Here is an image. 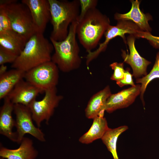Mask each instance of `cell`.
<instances>
[{"label":"cell","mask_w":159,"mask_h":159,"mask_svg":"<svg viewBox=\"0 0 159 159\" xmlns=\"http://www.w3.org/2000/svg\"><path fill=\"white\" fill-rule=\"evenodd\" d=\"M110 25L109 17L96 8L89 10L78 21L76 35L87 52L96 47Z\"/></svg>","instance_id":"obj_1"},{"label":"cell","mask_w":159,"mask_h":159,"mask_svg":"<svg viewBox=\"0 0 159 159\" xmlns=\"http://www.w3.org/2000/svg\"><path fill=\"white\" fill-rule=\"evenodd\" d=\"M54 47L44 36L36 33L27 41L22 51L11 67L26 72L44 63L51 61Z\"/></svg>","instance_id":"obj_2"},{"label":"cell","mask_w":159,"mask_h":159,"mask_svg":"<svg viewBox=\"0 0 159 159\" xmlns=\"http://www.w3.org/2000/svg\"><path fill=\"white\" fill-rule=\"evenodd\" d=\"M50 22L52 26L50 39L61 41L67 37L70 25L78 21L80 11L79 0H49Z\"/></svg>","instance_id":"obj_3"},{"label":"cell","mask_w":159,"mask_h":159,"mask_svg":"<svg viewBox=\"0 0 159 159\" xmlns=\"http://www.w3.org/2000/svg\"><path fill=\"white\" fill-rule=\"evenodd\" d=\"M78 21H74L70 25L68 35L63 40L57 41L50 39L54 51L51 61L63 72H68L78 69L82 63L80 49L76 39Z\"/></svg>","instance_id":"obj_4"},{"label":"cell","mask_w":159,"mask_h":159,"mask_svg":"<svg viewBox=\"0 0 159 159\" xmlns=\"http://www.w3.org/2000/svg\"><path fill=\"white\" fill-rule=\"evenodd\" d=\"M8 16L12 29L25 37L27 40L37 31L27 6L21 2L11 0L7 4L0 6Z\"/></svg>","instance_id":"obj_5"},{"label":"cell","mask_w":159,"mask_h":159,"mask_svg":"<svg viewBox=\"0 0 159 159\" xmlns=\"http://www.w3.org/2000/svg\"><path fill=\"white\" fill-rule=\"evenodd\" d=\"M59 69L51 61L35 67L25 72L24 79L42 92L56 87Z\"/></svg>","instance_id":"obj_6"},{"label":"cell","mask_w":159,"mask_h":159,"mask_svg":"<svg viewBox=\"0 0 159 159\" xmlns=\"http://www.w3.org/2000/svg\"><path fill=\"white\" fill-rule=\"evenodd\" d=\"M44 96L41 100H34L28 106L32 118L37 127H40L42 122L45 121L48 124L55 108L63 98L57 94L56 87L45 90Z\"/></svg>","instance_id":"obj_7"},{"label":"cell","mask_w":159,"mask_h":159,"mask_svg":"<svg viewBox=\"0 0 159 159\" xmlns=\"http://www.w3.org/2000/svg\"><path fill=\"white\" fill-rule=\"evenodd\" d=\"M138 26L133 22L127 20H120L115 26L110 25L104 34L105 40L99 44L98 48L94 51L87 52L86 57V64L87 68L92 60L96 59L102 52L106 49L110 41L117 37H121L126 44L127 41L125 35L128 34L135 36L140 31Z\"/></svg>","instance_id":"obj_8"},{"label":"cell","mask_w":159,"mask_h":159,"mask_svg":"<svg viewBox=\"0 0 159 159\" xmlns=\"http://www.w3.org/2000/svg\"><path fill=\"white\" fill-rule=\"evenodd\" d=\"M14 112L16 116L15 127L17 142L20 144L24 136L31 135L39 141H46L45 135L40 128L33 122L32 113L28 107L19 104H14Z\"/></svg>","instance_id":"obj_9"},{"label":"cell","mask_w":159,"mask_h":159,"mask_svg":"<svg viewBox=\"0 0 159 159\" xmlns=\"http://www.w3.org/2000/svg\"><path fill=\"white\" fill-rule=\"evenodd\" d=\"M29 8L37 32L43 34L51 19L49 0H22Z\"/></svg>","instance_id":"obj_10"},{"label":"cell","mask_w":159,"mask_h":159,"mask_svg":"<svg viewBox=\"0 0 159 159\" xmlns=\"http://www.w3.org/2000/svg\"><path fill=\"white\" fill-rule=\"evenodd\" d=\"M135 38L132 34L128 36L126 44L129 49V54L122 50V56L124 62L129 64L132 67L133 76L138 78L147 74V68L151 62L142 57L138 52L135 46Z\"/></svg>","instance_id":"obj_11"},{"label":"cell","mask_w":159,"mask_h":159,"mask_svg":"<svg viewBox=\"0 0 159 159\" xmlns=\"http://www.w3.org/2000/svg\"><path fill=\"white\" fill-rule=\"evenodd\" d=\"M140 91L141 85L138 84L111 94L107 100L105 111L111 113L117 109L128 107L140 94Z\"/></svg>","instance_id":"obj_12"},{"label":"cell","mask_w":159,"mask_h":159,"mask_svg":"<svg viewBox=\"0 0 159 159\" xmlns=\"http://www.w3.org/2000/svg\"><path fill=\"white\" fill-rule=\"evenodd\" d=\"M42 92L24 79L21 80L7 96L14 104L28 107Z\"/></svg>","instance_id":"obj_13"},{"label":"cell","mask_w":159,"mask_h":159,"mask_svg":"<svg viewBox=\"0 0 159 159\" xmlns=\"http://www.w3.org/2000/svg\"><path fill=\"white\" fill-rule=\"evenodd\" d=\"M132 6L130 10L125 14L116 13L114 16L115 19L130 21L135 24L141 31L151 33L152 29L148 21L152 20V16L149 14H144L140 9V1L138 0L130 1Z\"/></svg>","instance_id":"obj_14"},{"label":"cell","mask_w":159,"mask_h":159,"mask_svg":"<svg viewBox=\"0 0 159 159\" xmlns=\"http://www.w3.org/2000/svg\"><path fill=\"white\" fill-rule=\"evenodd\" d=\"M19 147L15 149H9L0 145V156L6 159H35L38 153L33 145L32 140L24 137Z\"/></svg>","instance_id":"obj_15"},{"label":"cell","mask_w":159,"mask_h":159,"mask_svg":"<svg viewBox=\"0 0 159 159\" xmlns=\"http://www.w3.org/2000/svg\"><path fill=\"white\" fill-rule=\"evenodd\" d=\"M14 106V104L7 96L4 99L3 104L0 110V134L16 143V132L12 130L15 125V120L12 116Z\"/></svg>","instance_id":"obj_16"},{"label":"cell","mask_w":159,"mask_h":159,"mask_svg":"<svg viewBox=\"0 0 159 159\" xmlns=\"http://www.w3.org/2000/svg\"><path fill=\"white\" fill-rule=\"evenodd\" d=\"M109 86L93 95L90 100L85 109V114L88 119H94L97 116H104L107 100L111 95Z\"/></svg>","instance_id":"obj_17"},{"label":"cell","mask_w":159,"mask_h":159,"mask_svg":"<svg viewBox=\"0 0 159 159\" xmlns=\"http://www.w3.org/2000/svg\"><path fill=\"white\" fill-rule=\"evenodd\" d=\"M27 41L22 35L11 29L0 33V45L18 57Z\"/></svg>","instance_id":"obj_18"},{"label":"cell","mask_w":159,"mask_h":159,"mask_svg":"<svg viewBox=\"0 0 159 159\" xmlns=\"http://www.w3.org/2000/svg\"><path fill=\"white\" fill-rule=\"evenodd\" d=\"M25 72L13 69L0 75V99H4L21 80L24 79Z\"/></svg>","instance_id":"obj_19"},{"label":"cell","mask_w":159,"mask_h":159,"mask_svg":"<svg viewBox=\"0 0 159 159\" xmlns=\"http://www.w3.org/2000/svg\"><path fill=\"white\" fill-rule=\"evenodd\" d=\"M92 124L88 131L81 136L80 142L88 144L99 139H101L109 129L106 118L97 116L94 119Z\"/></svg>","instance_id":"obj_20"},{"label":"cell","mask_w":159,"mask_h":159,"mask_svg":"<svg viewBox=\"0 0 159 159\" xmlns=\"http://www.w3.org/2000/svg\"><path fill=\"white\" fill-rule=\"evenodd\" d=\"M128 129L126 125L114 129L109 128L101 139L108 150L111 153L113 159H119L117 150V143L119 136Z\"/></svg>","instance_id":"obj_21"},{"label":"cell","mask_w":159,"mask_h":159,"mask_svg":"<svg viewBox=\"0 0 159 159\" xmlns=\"http://www.w3.org/2000/svg\"><path fill=\"white\" fill-rule=\"evenodd\" d=\"M156 78H159V52L157 54L155 64L150 72L142 78H137L136 81V83L141 84L140 98L144 105L143 95L147 87L151 81Z\"/></svg>","instance_id":"obj_22"},{"label":"cell","mask_w":159,"mask_h":159,"mask_svg":"<svg viewBox=\"0 0 159 159\" xmlns=\"http://www.w3.org/2000/svg\"><path fill=\"white\" fill-rule=\"evenodd\" d=\"M110 66L114 70V72L110 78L111 80L117 82L123 79L125 71L124 69L123 63L114 62Z\"/></svg>","instance_id":"obj_23"},{"label":"cell","mask_w":159,"mask_h":159,"mask_svg":"<svg viewBox=\"0 0 159 159\" xmlns=\"http://www.w3.org/2000/svg\"><path fill=\"white\" fill-rule=\"evenodd\" d=\"M80 11L78 21L89 10L96 8L98 1L97 0H79Z\"/></svg>","instance_id":"obj_24"},{"label":"cell","mask_w":159,"mask_h":159,"mask_svg":"<svg viewBox=\"0 0 159 159\" xmlns=\"http://www.w3.org/2000/svg\"><path fill=\"white\" fill-rule=\"evenodd\" d=\"M18 56L12 52L0 45V65L7 63H12Z\"/></svg>","instance_id":"obj_25"},{"label":"cell","mask_w":159,"mask_h":159,"mask_svg":"<svg viewBox=\"0 0 159 159\" xmlns=\"http://www.w3.org/2000/svg\"><path fill=\"white\" fill-rule=\"evenodd\" d=\"M134 36L135 38L145 39L153 47L159 48V37L154 36L151 33L141 30L139 31Z\"/></svg>","instance_id":"obj_26"},{"label":"cell","mask_w":159,"mask_h":159,"mask_svg":"<svg viewBox=\"0 0 159 159\" xmlns=\"http://www.w3.org/2000/svg\"><path fill=\"white\" fill-rule=\"evenodd\" d=\"M12 29L8 16L4 9L0 8V33Z\"/></svg>","instance_id":"obj_27"},{"label":"cell","mask_w":159,"mask_h":159,"mask_svg":"<svg viewBox=\"0 0 159 159\" xmlns=\"http://www.w3.org/2000/svg\"><path fill=\"white\" fill-rule=\"evenodd\" d=\"M130 69L127 68L125 70L124 77L122 79L116 82L117 84L120 87H123L125 85H130L133 86L135 85L132 78V74L130 72Z\"/></svg>","instance_id":"obj_28"},{"label":"cell","mask_w":159,"mask_h":159,"mask_svg":"<svg viewBox=\"0 0 159 159\" xmlns=\"http://www.w3.org/2000/svg\"><path fill=\"white\" fill-rule=\"evenodd\" d=\"M7 67L4 64H1L0 65V75H1L5 72L7 71Z\"/></svg>","instance_id":"obj_29"}]
</instances>
